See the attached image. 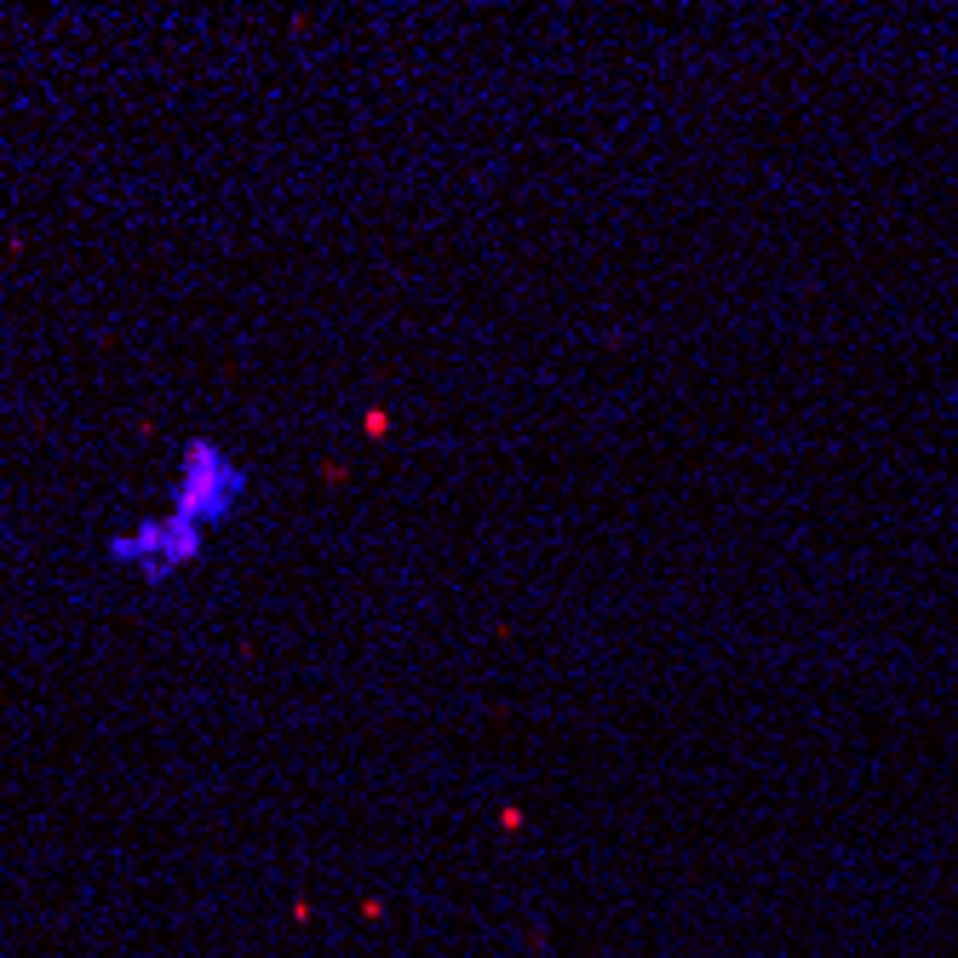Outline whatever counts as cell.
I'll return each instance as SVG.
<instances>
[{"label": "cell", "mask_w": 958, "mask_h": 958, "mask_svg": "<svg viewBox=\"0 0 958 958\" xmlns=\"http://www.w3.org/2000/svg\"><path fill=\"white\" fill-rule=\"evenodd\" d=\"M207 545H213V534L201 529V522H190L184 511H172L161 500L156 511H143L132 522H115V529L104 534V563L115 574H132L138 586L161 592L207 557Z\"/></svg>", "instance_id": "obj_1"}, {"label": "cell", "mask_w": 958, "mask_h": 958, "mask_svg": "<svg viewBox=\"0 0 958 958\" xmlns=\"http://www.w3.org/2000/svg\"><path fill=\"white\" fill-rule=\"evenodd\" d=\"M253 493V471L236 448H224L219 437H184L179 459H172V482H167V505L201 522L207 534H219L224 522H236Z\"/></svg>", "instance_id": "obj_2"}]
</instances>
